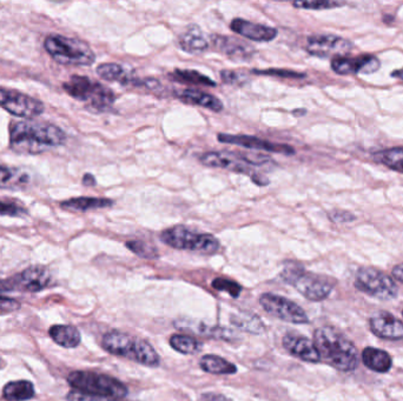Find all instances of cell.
<instances>
[{"label": "cell", "instance_id": "6da1fadb", "mask_svg": "<svg viewBox=\"0 0 403 401\" xmlns=\"http://www.w3.org/2000/svg\"><path fill=\"white\" fill-rule=\"evenodd\" d=\"M65 142L64 131L49 123L13 121L10 126V147L19 154H40Z\"/></svg>", "mask_w": 403, "mask_h": 401}, {"label": "cell", "instance_id": "7a4b0ae2", "mask_svg": "<svg viewBox=\"0 0 403 401\" xmlns=\"http://www.w3.org/2000/svg\"><path fill=\"white\" fill-rule=\"evenodd\" d=\"M314 344L321 360L341 372H353L359 355L353 341L334 327L323 326L315 331Z\"/></svg>", "mask_w": 403, "mask_h": 401}, {"label": "cell", "instance_id": "3957f363", "mask_svg": "<svg viewBox=\"0 0 403 401\" xmlns=\"http://www.w3.org/2000/svg\"><path fill=\"white\" fill-rule=\"evenodd\" d=\"M102 345L111 354L123 357L140 365L156 367L161 362L157 352L148 341L124 332H107L104 334Z\"/></svg>", "mask_w": 403, "mask_h": 401}, {"label": "cell", "instance_id": "277c9868", "mask_svg": "<svg viewBox=\"0 0 403 401\" xmlns=\"http://www.w3.org/2000/svg\"><path fill=\"white\" fill-rule=\"evenodd\" d=\"M44 47L56 63L64 66H90L96 61L89 44L77 38L51 35L44 42Z\"/></svg>", "mask_w": 403, "mask_h": 401}, {"label": "cell", "instance_id": "5b68a950", "mask_svg": "<svg viewBox=\"0 0 403 401\" xmlns=\"http://www.w3.org/2000/svg\"><path fill=\"white\" fill-rule=\"evenodd\" d=\"M281 278L311 302L325 300L334 288V281L330 278L307 272L300 264L293 261L286 263Z\"/></svg>", "mask_w": 403, "mask_h": 401}, {"label": "cell", "instance_id": "8992f818", "mask_svg": "<svg viewBox=\"0 0 403 401\" xmlns=\"http://www.w3.org/2000/svg\"><path fill=\"white\" fill-rule=\"evenodd\" d=\"M63 90L72 98L89 104L90 109L96 112L110 110L116 100L109 87L83 75H72L63 84Z\"/></svg>", "mask_w": 403, "mask_h": 401}, {"label": "cell", "instance_id": "52a82bcc", "mask_svg": "<svg viewBox=\"0 0 403 401\" xmlns=\"http://www.w3.org/2000/svg\"><path fill=\"white\" fill-rule=\"evenodd\" d=\"M68 383L73 390L78 392L112 397L116 400L128 395V388L124 383L112 376L100 373L76 371L68 374Z\"/></svg>", "mask_w": 403, "mask_h": 401}, {"label": "cell", "instance_id": "ba28073f", "mask_svg": "<svg viewBox=\"0 0 403 401\" xmlns=\"http://www.w3.org/2000/svg\"><path fill=\"white\" fill-rule=\"evenodd\" d=\"M161 240L172 249H186L200 254H214L221 247L215 235L200 233L182 225L162 232Z\"/></svg>", "mask_w": 403, "mask_h": 401}, {"label": "cell", "instance_id": "9c48e42d", "mask_svg": "<svg viewBox=\"0 0 403 401\" xmlns=\"http://www.w3.org/2000/svg\"><path fill=\"white\" fill-rule=\"evenodd\" d=\"M354 284L359 291L380 300L395 299L399 292L394 279L374 267H361Z\"/></svg>", "mask_w": 403, "mask_h": 401}, {"label": "cell", "instance_id": "30bf717a", "mask_svg": "<svg viewBox=\"0 0 403 401\" xmlns=\"http://www.w3.org/2000/svg\"><path fill=\"white\" fill-rule=\"evenodd\" d=\"M0 107L8 111V113L24 119L38 117L45 110L40 100L16 90L4 87H0Z\"/></svg>", "mask_w": 403, "mask_h": 401}, {"label": "cell", "instance_id": "8fae6325", "mask_svg": "<svg viewBox=\"0 0 403 401\" xmlns=\"http://www.w3.org/2000/svg\"><path fill=\"white\" fill-rule=\"evenodd\" d=\"M260 305L270 316L291 323H308L309 318L301 306L274 293H263L260 297Z\"/></svg>", "mask_w": 403, "mask_h": 401}, {"label": "cell", "instance_id": "7c38bea8", "mask_svg": "<svg viewBox=\"0 0 403 401\" xmlns=\"http://www.w3.org/2000/svg\"><path fill=\"white\" fill-rule=\"evenodd\" d=\"M202 165L214 168H223V170L231 171L236 173L246 174L251 178V180L255 184L260 186H265L269 184L267 178L256 173L253 170V167L243 163L239 158H236L232 154L231 151H224V152H207L202 154L200 158Z\"/></svg>", "mask_w": 403, "mask_h": 401}, {"label": "cell", "instance_id": "4fadbf2b", "mask_svg": "<svg viewBox=\"0 0 403 401\" xmlns=\"http://www.w3.org/2000/svg\"><path fill=\"white\" fill-rule=\"evenodd\" d=\"M354 45L350 40L334 35H314L308 37L306 50L315 57H343L353 51Z\"/></svg>", "mask_w": 403, "mask_h": 401}, {"label": "cell", "instance_id": "5bb4252c", "mask_svg": "<svg viewBox=\"0 0 403 401\" xmlns=\"http://www.w3.org/2000/svg\"><path fill=\"white\" fill-rule=\"evenodd\" d=\"M51 274L47 267L32 266L8 281H0V290H19L24 292H40L50 285Z\"/></svg>", "mask_w": 403, "mask_h": 401}, {"label": "cell", "instance_id": "9a60e30c", "mask_svg": "<svg viewBox=\"0 0 403 401\" xmlns=\"http://www.w3.org/2000/svg\"><path fill=\"white\" fill-rule=\"evenodd\" d=\"M381 68V61L373 54H364L360 57L332 58V71L339 75H371Z\"/></svg>", "mask_w": 403, "mask_h": 401}, {"label": "cell", "instance_id": "2e32d148", "mask_svg": "<svg viewBox=\"0 0 403 401\" xmlns=\"http://www.w3.org/2000/svg\"><path fill=\"white\" fill-rule=\"evenodd\" d=\"M217 139L223 144L241 146L244 149H262V151H267V152L279 153V154H284V156L295 154V149L291 146L287 145V144H275V142L264 140V139L253 137V135L221 133V135H217Z\"/></svg>", "mask_w": 403, "mask_h": 401}, {"label": "cell", "instance_id": "e0dca14e", "mask_svg": "<svg viewBox=\"0 0 403 401\" xmlns=\"http://www.w3.org/2000/svg\"><path fill=\"white\" fill-rule=\"evenodd\" d=\"M211 45L218 52H221L222 54H224L235 61H250L255 54V50L251 45L239 38H232V37L214 35L210 37V47Z\"/></svg>", "mask_w": 403, "mask_h": 401}, {"label": "cell", "instance_id": "ac0fdd59", "mask_svg": "<svg viewBox=\"0 0 403 401\" xmlns=\"http://www.w3.org/2000/svg\"><path fill=\"white\" fill-rule=\"evenodd\" d=\"M369 327L376 337L385 340L403 339V323L388 312H378L371 316Z\"/></svg>", "mask_w": 403, "mask_h": 401}, {"label": "cell", "instance_id": "d6986e66", "mask_svg": "<svg viewBox=\"0 0 403 401\" xmlns=\"http://www.w3.org/2000/svg\"><path fill=\"white\" fill-rule=\"evenodd\" d=\"M230 29L232 32L244 37L246 39L258 42V43H267L272 42L277 37V30L272 26L262 25L257 23L248 22L246 19L236 18L230 23Z\"/></svg>", "mask_w": 403, "mask_h": 401}, {"label": "cell", "instance_id": "ffe728a7", "mask_svg": "<svg viewBox=\"0 0 403 401\" xmlns=\"http://www.w3.org/2000/svg\"><path fill=\"white\" fill-rule=\"evenodd\" d=\"M283 347L289 352L294 357L303 360V362L318 364L321 362V357L318 354V348L314 341L306 337H301L297 334H286L283 337Z\"/></svg>", "mask_w": 403, "mask_h": 401}, {"label": "cell", "instance_id": "44dd1931", "mask_svg": "<svg viewBox=\"0 0 403 401\" xmlns=\"http://www.w3.org/2000/svg\"><path fill=\"white\" fill-rule=\"evenodd\" d=\"M97 75L107 82H121V85H132L143 87L144 79L137 78L132 72L123 65L116 63H105L97 68Z\"/></svg>", "mask_w": 403, "mask_h": 401}, {"label": "cell", "instance_id": "7402d4cb", "mask_svg": "<svg viewBox=\"0 0 403 401\" xmlns=\"http://www.w3.org/2000/svg\"><path fill=\"white\" fill-rule=\"evenodd\" d=\"M176 98L188 105H195V106L204 107L207 110L214 112H221L223 110V103L215 96H211L209 93L197 91V90H179L175 91Z\"/></svg>", "mask_w": 403, "mask_h": 401}, {"label": "cell", "instance_id": "603a6c76", "mask_svg": "<svg viewBox=\"0 0 403 401\" xmlns=\"http://www.w3.org/2000/svg\"><path fill=\"white\" fill-rule=\"evenodd\" d=\"M179 45L186 54H200L209 50L210 38H207L198 26H190L179 37Z\"/></svg>", "mask_w": 403, "mask_h": 401}, {"label": "cell", "instance_id": "cb8c5ba5", "mask_svg": "<svg viewBox=\"0 0 403 401\" xmlns=\"http://www.w3.org/2000/svg\"><path fill=\"white\" fill-rule=\"evenodd\" d=\"M114 205V202L107 198H95V197H79L72 198L61 204V209L75 212H86V211L107 209Z\"/></svg>", "mask_w": 403, "mask_h": 401}, {"label": "cell", "instance_id": "d4e9b609", "mask_svg": "<svg viewBox=\"0 0 403 401\" xmlns=\"http://www.w3.org/2000/svg\"><path fill=\"white\" fill-rule=\"evenodd\" d=\"M362 360L368 369L378 373L388 372L392 369V357L380 348L367 347L362 352Z\"/></svg>", "mask_w": 403, "mask_h": 401}, {"label": "cell", "instance_id": "484cf974", "mask_svg": "<svg viewBox=\"0 0 403 401\" xmlns=\"http://www.w3.org/2000/svg\"><path fill=\"white\" fill-rule=\"evenodd\" d=\"M49 333L51 339L61 347H77L82 341L80 332L71 325H54L51 327Z\"/></svg>", "mask_w": 403, "mask_h": 401}, {"label": "cell", "instance_id": "4316f807", "mask_svg": "<svg viewBox=\"0 0 403 401\" xmlns=\"http://www.w3.org/2000/svg\"><path fill=\"white\" fill-rule=\"evenodd\" d=\"M35 386L29 380L8 383L3 390V397L8 401H25L35 397Z\"/></svg>", "mask_w": 403, "mask_h": 401}, {"label": "cell", "instance_id": "83f0119b", "mask_svg": "<svg viewBox=\"0 0 403 401\" xmlns=\"http://www.w3.org/2000/svg\"><path fill=\"white\" fill-rule=\"evenodd\" d=\"M200 369L211 374H235L237 372V367L232 362L218 355H204L200 359Z\"/></svg>", "mask_w": 403, "mask_h": 401}, {"label": "cell", "instance_id": "f1b7e54d", "mask_svg": "<svg viewBox=\"0 0 403 401\" xmlns=\"http://www.w3.org/2000/svg\"><path fill=\"white\" fill-rule=\"evenodd\" d=\"M29 183V175L19 168L0 165V188L17 190Z\"/></svg>", "mask_w": 403, "mask_h": 401}, {"label": "cell", "instance_id": "f546056e", "mask_svg": "<svg viewBox=\"0 0 403 401\" xmlns=\"http://www.w3.org/2000/svg\"><path fill=\"white\" fill-rule=\"evenodd\" d=\"M230 321H231L234 326L237 327L239 330L244 331V332H249V333L260 334L265 331V327H264L262 320L258 316L253 314V313H237V314L231 316Z\"/></svg>", "mask_w": 403, "mask_h": 401}, {"label": "cell", "instance_id": "4dcf8cb0", "mask_svg": "<svg viewBox=\"0 0 403 401\" xmlns=\"http://www.w3.org/2000/svg\"><path fill=\"white\" fill-rule=\"evenodd\" d=\"M374 160L390 170L403 174V147H392L374 153Z\"/></svg>", "mask_w": 403, "mask_h": 401}, {"label": "cell", "instance_id": "1f68e13d", "mask_svg": "<svg viewBox=\"0 0 403 401\" xmlns=\"http://www.w3.org/2000/svg\"><path fill=\"white\" fill-rule=\"evenodd\" d=\"M170 345L175 351L182 354H196L203 348V344L195 338L186 334H175L170 338Z\"/></svg>", "mask_w": 403, "mask_h": 401}, {"label": "cell", "instance_id": "d6a6232c", "mask_svg": "<svg viewBox=\"0 0 403 401\" xmlns=\"http://www.w3.org/2000/svg\"><path fill=\"white\" fill-rule=\"evenodd\" d=\"M170 78L174 79L176 82H186V84H193V85L202 86H216V82L209 78L207 75H202L200 72L193 71V70H176L175 72L170 73Z\"/></svg>", "mask_w": 403, "mask_h": 401}, {"label": "cell", "instance_id": "836d02e7", "mask_svg": "<svg viewBox=\"0 0 403 401\" xmlns=\"http://www.w3.org/2000/svg\"><path fill=\"white\" fill-rule=\"evenodd\" d=\"M125 246L128 247L132 253L136 256L143 258V259H156L158 258V249L155 246L143 242V240H131L125 242Z\"/></svg>", "mask_w": 403, "mask_h": 401}, {"label": "cell", "instance_id": "e575fe53", "mask_svg": "<svg viewBox=\"0 0 403 401\" xmlns=\"http://www.w3.org/2000/svg\"><path fill=\"white\" fill-rule=\"evenodd\" d=\"M231 152L236 158H239L241 161L249 165V166H264V165L272 161L269 156L262 154V153L251 152V151L250 152L249 151H246V152L231 151Z\"/></svg>", "mask_w": 403, "mask_h": 401}, {"label": "cell", "instance_id": "d590c367", "mask_svg": "<svg viewBox=\"0 0 403 401\" xmlns=\"http://www.w3.org/2000/svg\"><path fill=\"white\" fill-rule=\"evenodd\" d=\"M294 6L304 10H328V8H339L346 5V3L339 1H327V0H311V1H295Z\"/></svg>", "mask_w": 403, "mask_h": 401}, {"label": "cell", "instance_id": "8d00e7d4", "mask_svg": "<svg viewBox=\"0 0 403 401\" xmlns=\"http://www.w3.org/2000/svg\"><path fill=\"white\" fill-rule=\"evenodd\" d=\"M212 288L217 291L227 292L229 295H231L232 298H239L241 295L242 288L241 285L237 284L235 281L224 279V278H216L212 280Z\"/></svg>", "mask_w": 403, "mask_h": 401}, {"label": "cell", "instance_id": "74e56055", "mask_svg": "<svg viewBox=\"0 0 403 401\" xmlns=\"http://www.w3.org/2000/svg\"><path fill=\"white\" fill-rule=\"evenodd\" d=\"M253 73L274 75V77H281V78L301 79L306 77L304 73H299V72L291 71V70H281V68H269V70H263V71L255 70Z\"/></svg>", "mask_w": 403, "mask_h": 401}, {"label": "cell", "instance_id": "f35d334b", "mask_svg": "<svg viewBox=\"0 0 403 401\" xmlns=\"http://www.w3.org/2000/svg\"><path fill=\"white\" fill-rule=\"evenodd\" d=\"M0 214L10 217H20L22 214H26V211L13 202L0 200Z\"/></svg>", "mask_w": 403, "mask_h": 401}, {"label": "cell", "instance_id": "ab89813d", "mask_svg": "<svg viewBox=\"0 0 403 401\" xmlns=\"http://www.w3.org/2000/svg\"><path fill=\"white\" fill-rule=\"evenodd\" d=\"M221 78L225 84L237 86H242L248 80L246 75H242L241 72L230 71V70H223L221 72Z\"/></svg>", "mask_w": 403, "mask_h": 401}, {"label": "cell", "instance_id": "60d3db41", "mask_svg": "<svg viewBox=\"0 0 403 401\" xmlns=\"http://www.w3.org/2000/svg\"><path fill=\"white\" fill-rule=\"evenodd\" d=\"M66 397H68V401H116V399H112V397L83 393V392H78V390H71Z\"/></svg>", "mask_w": 403, "mask_h": 401}, {"label": "cell", "instance_id": "b9f144b4", "mask_svg": "<svg viewBox=\"0 0 403 401\" xmlns=\"http://www.w3.org/2000/svg\"><path fill=\"white\" fill-rule=\"evenodd\" d=\"M328 216L334 223H339V224H347V223L356 221V217L348 211L334 210Z\"/></svg>", "mask_w": 403, "mask_h": 401}, {"label": "cell", "instance_id": "7bdbcfd3", "mask_svg": "<svg viewBox=\"0 0 403 401\" xmlns=\"http://www.w3.org/2000/svg\"><path fill=\"white\" fill-rule=\"evenodd\" d=\"M19 309H20L19 302H17L15 299L5 298V297L0 295V309L1 311L12 312V311H17Z\"/></svg>", "mask_w": 403, "mask_h": 401}, {"label": "cell", "instance_id": "ee69618b", "mask_svg": "<svg viewBox=\"0 0 403 401\" xmlns=\"http://www.w3.org/2000/svg\"><path fill=\"white\" fill-rule=\"evenodd\" d=\"M203 401H231L229 397H225L223 394L218 393H205L202 395Z\"/></svg>", "mask_w": 403, "mask_h": 401}, {"label": "cell", "instance_id": "f6af8a7d", "mask_svg": "<svg viewBox=\"0 0 403 401\" xmlns=\"http://www.w3.org/2000/svg\"><path fill=\"white\" fill-rule=\"evenodd\" d=\"M392 278H395L396 280L403 284V264H399L392 269Z\"/></svg>", "mask_w": 403, "mask_h": 401}, {"label": "cell", "instance_id": "bcb514c9", "mask_svg": "<svg viewBox=\"0 0 403 401\" xmlns=\"http://www.w3.org/2000/svg\"><path fill=\"white\" fill-rule=\"evenodd\" d=\"M97 184L96 178L93 177L92 174L86 173L83 177V185L85 186H95Z\"/></svg>", "mask_w": 403, "mask_h": 401}, {"label": "cell", "instance_id": "7dc6e473", "mask_svg": "<svg viewBox=\"0 0 403 401\" xmlns=\"http://www.w3.org/2000/svg\"><path fill=\"white\" fill-rule=\"evenodd\" d=\"M392 77H394V78L399 79V80H402L403 82V68H399V70H395V71H392Z\"/></svg>", "mask_w": 403, "mask_h": 401}, {"label": "cell", "instance_id": "c3c4849f", "mask_svg": "<svg viewBox=\"0 0 403 401\" xmlns=\"http://www.w3.org/2000/svg\"><path fill=\"white\" fill-rule=\"evenodd\" d=\"M0 366H1V359H0Z\"/></svg>", "mask_w": 403, "mask_h": 401}, {"label": "cell", "instance_id": "681fc988", "mask_svg": "<svg viewBox=\"0 0 403 401\" xmlns=\"http://www.w3.org/2000/svg\"><path fill=\"white\" fill-rule=\"evenodd\" d=\"M402 314H403V312H402Z\"/></svg>", "mask_w": 403, "mask_h": 401}]
</instances>
